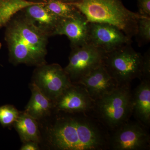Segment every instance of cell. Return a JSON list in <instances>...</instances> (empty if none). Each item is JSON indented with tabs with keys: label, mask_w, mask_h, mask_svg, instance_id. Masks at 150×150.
Listing matches in <instances>:
<instances>
[{
	"label": "cell",
	"mask_w": 150,
	"mask_h": 150,
	"mask_svg": "<svg viewBox=\"0 0 150 150\" xmlns=\"http://www.w3.org/2000/svg\"><path fill=\"white\" fill-rule=\"evenodd\" d=\"M6 26L5 40L11 63L36 67L46 64L49 35L25 16L11 20Z\"/></svg>",
	"instance_id": "7a4b0ae2"
},
{
	"label": "cell",
	"mask_w": 150,
	"mask_h": 150,
	"mask_svg": "<svg viewBox=\"0 0 150 150\" xmlns=\"http://www.w3.org/2000/svg\"><path fill=\"white\" fill-rule=\"evenodd\" d=\"M20 112L11 105L0 106V123L4 127H10L13 125Z\"/></svg>",
	"instance_id": "d6986e66"
},
{
	"label": "cell",
	"mask_w": 150,
	"mask_h": 150,
	"mask_svg": "<svg viewBox=\"0 0 150 150\" xmlns=\"http://www.w3.org/2000/svg\"><path fill=\"white\" fill-rule=\"evenodd\" d=\"M71 4L88 22L114 25L131 39L137 35L139 19L146 17L128 9L122 0H80Z\"/></svg>",
	"instance_id": "3957f363"
},
{
	"label": "cell",
	"mask_w": 150,
	"mask_h": 150,
	"mask_svg": "<svg viewBox=\"0 0 150 150\" xmlns=\"http://www.w3.org/2000/svg\"><path fill=\"white\" fill-rule=\"evenodd\" d=\"M143 56L127 44L106 53L103 65L118 85L130 84L142 78Z\"/></svg>",
	"instance_id": "5b68a950"
},
{
	"label": "cell",
	"mask_w": 150,
	"mask_h": 150,
	"mask_svg": "<svg viewBox=\"0 0 150 150\" xmlns=\"http://www.w3.org/2000/svg\"><path fill=\"white\" fill-rule=\"evenodd\" d=\"M59 1L65 3H69V4H72V3L78 2L80 0H59Z\"/></svg>",
	"instance_id": "cb8c5ba5"
},
{
	"label": "cell",
	"mask_w": 150,
	"mask_h": 150,
	"mask_svg": "<svg viewBox=\"0 0 150 150\" xmlns=\"http://www.w3.org/2000/svg\"><path fill=\"white\" fill-rule=\"evenodd\" d=\"M133 93V114L137 121L149 128L150 125V81L141 80Z\"/></svg>",
	"instance_id": "5bb4252c"
},
{
	"label": "cell",
	"mask_w": 150,
	"mask_h": 150,
	"mask_svg": "<svg viewBox=\"0 0 150 150\" xmlns=\"http://www.w3.org/2000/svg\"><path fill=\"white\" fill-rule=\"evenodd\" d=\"M147 127L139 121L129 120L113 130L109 137V149L114 150H146L150 148Z\"/></svg>",
	"instance_id": "52a82bcc"
},
{
	"label": "cell",
	"mask_w": 150,
	"mask_h": 150,
	"mask_svg": "<svg viewBox=\"0 0 150 150\" xmlns=\"http://www.w3.org/2000/svg\"><path fill=\"white\" fill-rule=\"evenodd\" d=\"M23 10L26 18L49 36L52 35L61 19L48 10L44 2H38Z\"/></svg>",
	"instance_id": "4fadbf2b"
},
{
	"label": "cell",
	"mask_w": 150,
	"mask_h": 150,
	"mask_svg": "<svg viewBox=\"0 0 150 150\" xmlns=\"http://www.w3.org/2000/svg\"><path fill=\"white\" fill-rule=\"evenodd\" d=\"M93 112L111 131L129 121L133 115V93L130 84L120 85L95 101Z\"/></svg>",
	"instance_id": "277c9868"
},
{
	"label": "cell",
	"mask_w": 150,
	"mask_h": 150,
	"mask_svg": "<svg viewBox=\"0 0 150 150\" xmlns=\"http://www.w3.org/2000/svg\"><path fill=\"white\" fill-rule=\"evenodd\" d=\"M143 56L142 75L141 80L150 81V51L148 50Z\"/></svg>",
	"instance_id": "44dd1931"
},
{
	"label": "cell",
	"mask_w": 150,
	"mask_h": 150,
	"mask_svg": "<svg viewBox=\"0 0 150 150\" xmlns=\"http://www.w3.org/2000/svg\"><path fill=\"white\" fill-rule=\"evenodd\" d=\"M76 84L83 86L94 101L111 92L119 86L103 65L81 78Z\"/></svg>",
	"instance_id": "8fae6325"
},
{
	"label": "cell",
	"mask_w": 150,
	"mask_h": 150,
	"mask_svg": "<svg viewBox=\"0 0 150 150\" xmlns=\"http://www.w3.org/2000/svg\"><path fill=\"white\" fill-rule=\"evenodd\" d=\"M38 2L28 0H1L0 1V28L6 26L15 14L28 6Z\"/></svg>",
	"instance_id": "e0dca14e"
},
{
	"label": "cell",
	"mask_w": 150,
	"mask_h": 150,
	"mask_svg": "<svg viewBox=\"0 0 150 150\" xmlns=\"http://www.w3.org/2000/svg\"><path fill=\"white\" fill-rule=\"evenodd\" d=\"M136 36L139 45L150 42V18L143 17L139 19Z\"/></svg>",
	"instance_id": "ffe728a7"
},
{
	"label": "cell",
	"mask_w": 150,
	"mask_h": 150,
	"mask_svg": "<svg viewBox=\"0 0 150 150\" xmlns=\"http://www.w3.org/2000/svg\"><path fill=\"white\" fill-rule=\"evenodd\" d=\"M44 4L51 12L60 18L74 17L81 13L71 4L59 0H47Z\"/></svg>",
	"instance_id": "ac0fdd59"
},
{
	"label": "cell",
	"mask_w": 150,
	"mask_h": 150,
	"mask_svg": "<svg viewBox=\"0 0 150 150\" xmlns=\"http://www.w3.org/2000/svg\"><path fill=\"white\" fill-rule=\"evenodd\" d=\"M138 7L139 14L150 18V0H138Z\"/></svg>",
	"instance_id": "7402d4cb"
},
{
	"label": "cell",
	"mask_w": 150,
	"mask_h": 150,
	"mask_svg": "<svg viewBox=\"0 0 150 150\" xmlns=\"http://www.w3.org/2000/svg\"><path fill=\"white\" fill-rule=\"evenodd\" d=\"M132 41V39L114 25L89 23L88 44L101 48L105 53L131 44Z\"/></svg>",
	"instance_id": "9c48e42d"
},
{
	"label": "cell",
	"mask_w": 150,
	"mask_h": 150,
	"mask_svg": "<svg viewBox=\"0 0 150 150\" xmlns=\"http://www.w3.org/2000/svg\"><path fill=\"white\" fill-rule=\"evenodd\" d=\"M54 103L57 112L91 113L93 112L95 101L83 86L72 83L59 95Z\"/></svg>",
	"instance_id": "30bf717a"
},
{
	"label": "cell",
	"mask_w": 150,
	"mask_h": 150,
	"mask_svg": "<svg viewBox=\"0 0 150 150\" xmlns=\"http://www.w3.org/2000/svg\"><path fill=\"white\" fill-rule=\"evenodd\" d=\"M1 0H0V1H1Z\"/></svg>",
	"instance_id": "484cf974"
},
{
	"label": "cell",
	"mask_w": 150,
	"mask_h": 150,
	"mask_svg": "<svg viewBox=\"0 0 150 150\" xmlns=\"http://www.w3.org/2000/svg\"><path fill=\"white\" fill-rule=\"evenodd\" d=\"M49 99L54 100L72 83L59 64H47L37 67L33 82Z\"/></svg>",
	"instance_id": "ba28073f"
},
{
	"label": "cell",
	"mask_w": 150,
	"mask_h": 150,
	"mask_svg": "<svg viewBox=\"0 0 150 150\" xmlns=\"http://www.w3.org/2000/svg\"><path fill=\"white\" fill-rule=\"evenodd\" d=\"M30 86L31 96L24 112L36 120L48 117L54 110V102L46 96L32 83Z\"/></svg>",
	"instance_id": "9a60e30c"
},
{
	"label": "cell",
	"mask_w": 150,
	"mask_h": 150,
	"mask_svg": "<svg viewBox=\"0 0 150 150\" xmlns=\"http://www.w3.org/2000/svg\"><path fill=\"white\" fill-rule=\"evenodd\" d=\"M21 150H39L38 143L33 141H28L24 142L22 146Z\"/></svg>",
	"instance_id": "603a6c76"
},
{
	"label": "cell",
	"mask_w": 150,
	"mask_h": 150,
	"mask_svg": "<svg viewBox=\"0 0 150 150\" xmlns=\"http://www.w3.org/2000/svg\"><path fill=\"white\" fill-rule=\"evenodd\" d=\"M37 120L25 112H21L13 124L22 142H40V134Z\"/></svg>",
	"instance_id": "2e32d148"
},
{
	"label": "cell",
	"mask_w": 150,
	"mask_h": 150,
	"mask_svg": "<svg viewBox=\"0 0 150 150\" xmlns=\"http://www.w3.org/2000/svg\"><path fill=\"white\" fill-rule=\"evenodd\" d=\"M105 54L101 48L89 44L72 48L69 64L64 69L71 82L76 83L81 78L103 65Z\"/></svg>",
	"instance_id": "8992f818"
},
{
	"label": "cell",
	"mask_w": 150,
	"mask_h": 150,
	"mask_svg": "<svg viewBox=\"0 0 150 150\" xmlns=\"http://www.w3.org/2000/svg\"><path fill=\"white\" fill-rule=\"evenodd\" d=\"M88 23L81 13L74 17L61 18L52 35H65L71 48L88 44Z\"/></svg>",
	"instance_id": "7c38bea8"
},
{
	"label": "cell",
	"mask_w": 150,
	"mask_h": 150,
	"mask_svg": "<svg viewBox=\"0 0 150 150\" xmlns=\"http://www.w3.org/2000/svg\"><path fill=\"white\" fill-rule=\"evenodd\" d=\"M47 131L49 146L58 150H103L109 149L106 127L90 113L59 112Z\"/></svg>",
	"instance_id": "6da1fadb"
},
{
	"label": "cell",
	"mask_w": 150,
	"mask_h": 150,
	"mask_svg": "<svg viewBox=\"0 0 150 150\" xmlns=\"http://www.w3.org/2000/svg\"><path fill=\"white\" fill-rule=\"evenodd\" d=\"M1 46H2L1 43H0V49H1Z\"/></svg>",
	"instance_id": "d4e9b609"
}]
</instances>
